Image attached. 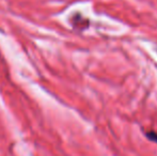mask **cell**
Instances as JSON below:
<instances>
[{"label":"cell","instance_id":"cell-1","mask_svg":"<svg viewBox=\"0 0 157 156\" xmlns=\"http://www.w3.org/2000/svg\"><path fill=\"white\" fill-rule=\"evenodd\" d=\"M145 136L149 140L157 143V133H155V131H147V133H145Z\"/></svg>","mask_w":157,"mask_h":156}]
</instances>
